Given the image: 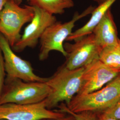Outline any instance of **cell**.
Returning a JSON list of instances; mask_svg holds the SVG:
<instances>
[{"mask_svg": "<svg viewBox=\"0 0 120 120\" xmlns=\"http://www.w3.org/2000/svg\"><path fill=\"white\" fill-rule=\"evenodd\" d=\"M84 70V67L69 69L63 64L52 77L48 78L45 82L51 90L45 99L48 109L55 107L60 102L69 105L80 89Z\"/></svg>", "mask_w": 120, "mask_h": 120, "instance_id": "obj_1", "label": "cell"}, {"mask_svg": "<svg viewBox=\"0 0 120 120\" xmlns=\"http://www.w3.org/2000/svg\"><path fill=\"white\" fill-rule=\"evenodd\" d=\"M50 91L45 82H27L18 78H5L0 96V104L39 103L47 98Z\"/></svg>", "mask_w": 120, "mask_h": 120, "instance_id": "obj_2", "label": "cell"}, {"mask_svg": "<svg viewBox=\"0 0 120 120\" xmlns=\"http://www.w3.org/2000/svg\"><path fill=\"white\" fill-rule=\"evenodd\" d=\"M120 99V73L107 85L87 94H76L66 107L70 111H102Z\"/></svg>", "mask_w": 120, "mask_h": 120, "instance_id": "obj_3", "label": "cell"}, {"mask_svg": "<svg viewBox=\"0 0 120 120\" xmlns=\"http://www.w3.org/2000/svg\"><path fill=\"white\" fill-rule=\"evenodd\" d=\"M93 9L94 7H90L81 14L76 12L69 22L62 23L56 21L48 26L40 39L39 59L41 61L46 60L52 51L59 52L66 57L67 52L64 47V41L73 33L75 23L90 14Z\"/></svg>", "mask_w": 120, "mask_h": 120, "instance_id": "obj_4", "label": "cell"}, {"mask_svg": "<svg viewBox=\"0 0 120 120\" xmlns=\"http://www.w3.org/2000/svg\"><path fill=\"white\" fill-rule=\"evenodd\" d=\"M34 15V7H21L11 0H7L0 12V33L13 48L21 37L22 27L30 22Z\"/></svg>", "mask_w": 120, "mask_h": 120, "instance_id": "obj_5", "label": "cell"}, {"mask_svg": "<svg viewBox=\"0 0 120 120\" xmlns=\"http://www.w3.org/2000/svg\"><path fill=\"white\" fill-rule=\"evenodd\" d=\"M65 115L66 113L60 110L48 109L45 100L29 105L13 103L0 104V119L2 120H46L60 118Z\"/></svg>", "mask_w": 120, "mask_h": 120, "instance_id": "obj_6", "label": "cell"}, {"mask_svg": "<svg viewBox=\"0 0 120 120\" xmlns=\"http://www.w3.org/2000/svg\"><path fill=\"white\" fill-rule=\"evenodd\" d=\"M64 47L67 52L64 64L69 69L85 67L98 59L102 49L97 43L93 33L75 41L73 44L65 43Z\"/></svg>", "mask_w": 120, "mask_h": 120, "instance_id": "obj_7", "label": "cell"}, {"mask_svg": "<svg viewBox=\"0 0 120 120\" xmlns=\"http://www.w3.org/2000/svg\"><path fill=\"white\" fill-rule=\"evenodd\" d=\"M0 49L4 60L6 77L27 82H46L48 78L36 75L30 62L17 56L7 39L0 33Z\"/></svg>", "mask_w": 120, "mask_h": 120, "instance_id": "obj_8", "label": "cell"}, {"mask_svg": "<svg viewBox=\"0 0 120 120\" xmlns=\"http://www.w3.org/2000/svg\"><path fill=\"white\" fill-rule=\"evenodd\" d=\"M120 73V69L110 67L99 58L94 60L84 67L81 86L77 94H87L99 90Z\"/></svg>", "mask_w": 120, "mask_h": 120, "instance_id": "obj_9", "label": "cell"}, {"mask_svg": "<svg viewBox=\"0 0 120 120\" xmlns=\"http://www.w3.org/2000/svg\"><path fill=\"white\" fill-rule=\"evenodd\" d=\"M33 7L34 17L25 28L20 40L12 48L14 52H19L27 48L35 47L45 30L48 26L57 21L54 15L38 7Z\"/></svg>", "mask_w": 120, "mask_h": 120, "instance_id": "obj_10", "label": "cell"}, {"mask_svg": "<svg viewBox=\"0 0 120 120\" xmlns=\"http://www.w3.org/2000/svg\"><path fill=\"white\" fill-rule=\"evenodd\" d=\"M92 33L97 43L102 49L119 45L116 25L110 9L105 13Z\"/></svg>", "mask_w": 120, "mask_h": 120, "instance_id": "obj_11", "label": "cell"}, {"mask_svg": "<svg viewBox=\"0 0 120 120\" xmlns=\"http://www.w3.org/2000/svg\"><path fill=\"white\" fill-rule=\"evenodd\" d=\"M116 0H107L93 9L90 20L81 28L73 32L66 39V41H74L93 33L95 27L101 20L105 13Z\"/></svg>", "mask_w": 120, "mask_h": 120, "instance_id": "obj_12", "label": "cell"}, {"mask_svg": "<svg viewBox=\"0 0 120 120\" xmlns=\"http://www.w3.org/2000/svg\"><path fill=\"white\" fill-rule=\"evenodd\" d=\"M30 5L38 7L51 14H62L65 9L74 5L73 0H29Z\"/></svg>", "mask_w": 120, "mask_h": 120, "instance_id": "obj_13", "label": "cell"}, {"mask_svg": "<svg viewBox=\"0 0 120 120\" xmlns=\"http://www.w3.org/2000/svg\"><path fill=\"white\" fill-rule=\"evenodd\" d=\"M99 59L110 67L120 69L119 45L103 48L99 54Z\"/></svg>", "mask_w": 120, "mask_h": 120, "instance_id": "obj_14", "label": "cell"}, {"mask_svg": "<svg viewBox=\"0 0 120 120\" xmlns=\"http://www.w3.org/2000/svg\"><path fill=\"white\" fill-rule=\"evenodd\" d=\"M58 107L60 108V111L64 113H68L73 115L76 120H98L99 115L96 112L84 111L75 113L70 111L66 107L65 104L61 103Z\"/></svg>", "mask_w": 120, "mask_h": 120, "instance_id": "obj_15", "label": "cell"}, {"mask_svg": "<svg viewBox=\"0 0 120 120\" xmlns=\"http://www.w3.org/2000/svg\"><path fill=\"white\" fill-rule=\"evenodd\" d=\"M101 114L110 116L116 120H120V99L114 105L101 111Z\"/></svg>", "mask_w": 120, "mask_h": 120, "instance_id": "obj_16", "label": "cell"}, {"mask_svg": "<svg viewBox=\"0 0 120 120\" xmlns=\"http://www.w3.org/2000/svg\"><path fill=\"white\" fill-rule=\"evenodd\" d=\"M6 72L4 68V60L2 53L0 49V96L4 86Z\"/></svg>", "mask_w": 120, "mask_h": 120, "instance_id": "obj_17", "label": "cell"}, {"mask_svg": "<svg viewBox=\"0 0 120 120\" xmlns=\"http://www.w3.org/2000/svg\"><path fill=\"white\" fill-rule=\"evenodd\" d=\"M69 115H65V116L60 118L55 119H49L46 120H76L75 117L72 115L69 114Z\"/></svg>", "mask_w": 120, "mask_h": 120, "instance_id": "obj_18", "label": "cell"}, {"mask_svg": "<svg viewBox=\"0 0 120 120\" xmlns=\"http://www.w3.org/2000/svg\"><path fill=\"white\" fill-rule=\"evenodd\" d=\"M98 120H117L112 118L110 116H104L101 114H100L99 115Z\"/></svg>", "mask_w": 120, "mask_h": 120, "instance_id": "obj_19", "label": "cell"}, {"mask_svg": "<svg viewBox=\"0 0 120 120\" xmlns=\"http://www.w3.org/2000/svg\"><path fill=\"white\" fill-rule=\"evenodd\" d=\"M7 0H0V12L3 9Z\"/></svg>", "mask_w": 120, "mask_h": 120, "instance_id": "obj_20", "label": "cell"}, {"mask_svg": "<svg viewBox=\"0 0 120 120\" xmlns=\"http://www.w3.org/2000/svg\"><path fill=\"white\" fill-rule=\"evenodd\" d=\"M93 0L95 1L96 2H97L99 5V4H101L103 3L104 2L106 1L107 0Z\"/></svg>", "mask_w": 120, "mask_h": 120, "instance_id": "obj_21", "label": "cell"}, {"mask_svg": "<svg viewBox=\"0 0 120 120\" xmlns=\"http://www.w3.org/2000/svg\"><path fill=\"white\" fill-rule=\"evenodd\" d=\"M13 1L14 2H15V3H16L18 5H20L23 1V0H11ZM27 1H29V0H27Z\"/></svg>", "mask_w": 120, "mask_h": 120, "instance_id": "obj_22", "label": "cell"}, {"mask_svg": "<svg viewBox=\"0 0 120 120\" xmlns=\"http://www.w3.org/2000/svg\"><path fill=\"white\" fill-rule=\"evenodd\" d=\"M119 45L120 46V40H119Z\"/></svg>", "mask_w": 120, "mask_h": 120, "instance_id": "obj_23", "label": "cell"}, {"mask_svg": "<svg viewBox=\"0 0 120 120\" xmlns=\"http://www.w3.org/2000/svg\"><path fill=\"white\" fill-rule=\"evenodd\" d=\"M47 120V119H46ZM0 120H2V119H0Z\"/></svg>", "mask_w": 120, "mask_h": 120, "instance_id": "obj_24", "label": "cell"}]
</instances>
